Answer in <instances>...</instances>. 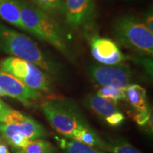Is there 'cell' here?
I'll list each match as a JSON object with an SVG mask.
<instances>
[{
  "mask_svg": "<svg viewBox=\"0 0 153 153\" xmlns=\"http://www.w3.org/2000/svg\"><path fill=\"white\" fill-rule=\"evenodd\" d=\"M0 51L35 65L51 76L60 77L61 65L49 56L25 34L0 22Z\"/></svg>",
  "mask_w": 153,
  "mask_h": 153,
  "instance_id": "cell-1",
  "label": "cell"
},
{
  "mask_svg": "<svg viewBox=\"0 0 153 153\" xmlns=\"http://www.w3.org/2000/svg\"><path fill=\"white\" fill-rule=\"evenodd\" d=\"M21 19L26 32L55 47L70 60L74 59L70 44L64 30L48 13L24 0H17Z\"/></svg>",
  "mask_w": 153,
  "mask_h": 153,
  "instance_id": "cell-2",
  "label": "cell"
},
{
  "mask_svg": "<svg viewBox=\"0 0 153 153\" xmlns=\"http://www.w3.org/2000/svg\"><path fill=\"white\" fill-rule=\"evenodd\" d=\"M42 110L51 127L67 138H70L76 130L89 125L79 107L71 99H48L43 103Z\"/></svg>",
  "mask_w": 153,
  "mask_h": 153,
  "instance_id": "cell-3",
  "label": "cell"
},
{
  "mask_svg": "<svg viewBox=\"0 0 153 153\" xmlns=\"http://www.w3.org/2000/svg\"><path fill=\"white\" fill-rule=\"evenodd\" d=\"M113 32L118 41L124 46L152 55L153 32L141 19L131 15L120 16L114 22Z\"/></svg>",
  "mask_w": 153,
  "mask_h": 153,
  "instance_id": "cell-4",
  "label": "cell"
},
{
  "mask_svg": "<svg viewBox=\"0 0 153 153\" xmlns=\"http://www.w3.org/2000/svg\"><path fill=\"white\" fill-rule=\"evenodd\" d=\"M0 70L14 76L27 87L38 91L51 92L53 78L35 65L16 57H8L0 61Z\"/></svg>",
  "mask_w": 153,
  "mask_h": 153,
  "instance_id": "cell-5",
  "label": "cell"
},
{
  "mask_svg": "<svg viewBox=\"0 0 153 153\" xmlns=\"http://www.w3.org/2000/svg\"><path fill=\"white\" fill-rule=\"evenodd\" d=\"M89 74L94 81L101 86L126 88L133 80V73L127 65L119 63L113 65H92Z\"/></svg>",
  "mask_w": 153,
  "mask_h": 153,
  "instance_id": "cell-6",
  "label": "cell"
},
{
  "mask_svg": "<svg viewBox=\"0 0 153 153\" xmlns=\"http://www.w3.org/2000/svg\"><path fill=\"white\" fill-rule=\"evenodd\" d=\"M0 89L7 96L22 103L24 106H31L33 101L42 97V94L27 87L10 74L0 70Z\"/></svg>",
  "mask_w": 153,
  "mask_h": 153,
  "instance_id": "cell-7",
  "label": "cell"
},
{
  "mask_svg": "<svg viewBox=\"0 0 153 153\" xmlns=\"http://www.w3.org/2000/svg\"><path fill=\"white\" fill-rule=\"evenodd\" d=\"M64 6L67 24L74 28L89 24L95 12L94 0H64Z\"/></svg>",
  "mask_w": 153,
  "mask_h": 153,
  "instance_id": "cell-8",
  "label": "cell"
},
{
  "mask_svg": "<svg viewBox=\"0 0 153 153\" xmlns=\"http://www.w3.org/2000/svg\"><path fill=\"white\" fill-rule=\"evenodd\" d=\"M91 52L97 62L106 65H113L121 63L126 60L117 44L107 38L94 36L91 38Z\"/></svg>",
  "mask_w": 153,
  "mask_h": 153,
  "instance_id": "cell-9",
  "label": "cell"
},
{
  "mask_svg": "<svg viewBox=\"0 0 153 153\" xmlns=\"http://www.w3.org/2000/svg\"><path fill=\"white\" fill-rule=\"evenodd\" d=\"M85 106L104 120L108 125L118 126L125 120V116L116 107V104L101 98L97 94L87 96L85 100Z\"/></svg>",
  "mask_w": 153,
  "mask_h": 153,
  "instance_id": "cell-10",
  "label": "cell"
},
{
  "mask_svg": "<svg viewBox=\"0 0 153 153\" xmlns=\"http://www.w3.org/2000/svg\"><path fill=\"white\" fill-rule=\"evenodd\" d=\"M14 133H22L30 140L42 138L47 135L41 124L28 116H26L20 123L16 124L0 123V136L4 140L8 139Z\"/></svg>",
  "mask_w": 153,
  "mask_h": 153,
  "instance_id": "cell-11",
  "label": "cell"
},
{
  "mask_svg": "<svg viewBox=\"0 0 153 153\" xmlns=\"http://www.w3.org/2000/svg\"><path fill=\"white\" fill-rule=\"evenodd\" d=\"M0 18L26 31L21 19L20 8L17 0H0Z\"/></svg>",
  "mask_w": 153,
  "mask_h": 153,
  "instance_id": "cell-12",
  "label": "cell"
},
{
  "mask_svg": "<svg viewBox=\"0 0 153 153\" xmlns=\"http://www.w3.org/2000/svg\"><path fill=\"white\" fill-rule=\"evenodd\" d=\"M70 139L104 152V140L89 125L76 130Z\"/></svg>",
  "mask_w": 153,
  "mask_h": 153,
  "instance_id": "cell-13",
  "label": "cell"
},
{
  "mask_svg": "<svg viewBox=\"0 0 153 153\" xmlns=\"http://www.w3.org/2000/svg\"><path fill=\"white\" fill-rule=\"evenodd\" d=\"M126 99L137 111L148 108L146 90L137 84H131L125 88Z\"/></svg>",
  "mask_w": 153,
  "mask_h": 153,
  "instance_id": "cell-14",
  "label": "cell"
},
{
  "mask_svg": "<svg viewBox=\"0 0 153 153\" xmlns=\"http://www.w3.org/2000/svg\"><path fill=\"white\" fill-rule=\"evenodd\" d=\"M102 139L104 143V152L109 153H142L123 137L106 135Z\"/></svg>",
  "mask_w": 153,
  "mask_h": 153,
  "instance_id": "cell-15",
  "label": "cell"
},
{
  "mask_svg": "<svg viewBox=\"0 0 153 153\" xmlns=\"http://www.w3.org/2000/svg\"><path fill=\"white\" fill-rule=\"evenodd\" d=\"M15 153H57L54 145L43 139L30 140L26 147L22 148H13Z\"/></svg>",
  "mask_w": 153,
  "mask_h": 153,
  "instance_id": "cell-16",
  "label": "cell"
},
{
  "mask_svg": "<svg viewBox=\"0 0 153 153\" xmlns=\"http://www.w3.org/2000/svg\"><path fill=\"white\" fill-rule=\"evenodd\" d=\"M57 141L61 149L65 153H105L103 151L87 146L82 143L67 138H58Z\"/></svg>",
  "mask_w": 153,
  "mask_h": 153,
  "instance_id": "cell-17",
  "label": "cell"
},
{
  "mask_svg": "<svg viewBox=\"0 0 153 153\" xmlns=\"http://www.w3.org/2000/svg\"><path fill=\"white\" fill-rule=\"evenodd\" d=\"M37 7L50 14L64 13V0H31Z\"/></svg>",
  "mask_w": 153,
  "mask_h": 153,
  "instance_id": "cell-18",
  "label": "cell"
},
{
  "mask_svg": "<svg viewBox=\"0 0 153 153\" xmlns=\"http://www.w3.org/2000/svg\"><path fill=\"white\" fill-rule=\"evenodd\" d=\"M97 95L116 104L118 101L126 99L125 88L102 86V87L100 88L97 91Z\"/></svg>",
  "mask_w": 153,
  "mask_h": 153,
  "instance_id": "cell-19",
  "label": "cell"
},
{
  "mask_svg": "<svg viewBox=\"0 0 153 153\" xmlns=\"http://www.w3.org/2000/svg\"><path fill=\"white\" fill-rule=\"evenodd\" d=\"M5 142L10 145L12 148H22L29 143L30 140L22 133H14Z\"/></svg>",
  "mask_w": 153,
  "mask_h": 153,
  "instance_id": "cell-20",
  "label": "cell"
},
{
  "mask_svg": "<svg viewBox=\"0 0 153 153\" xmlns=\"http://www.w3.org/2000/svg\"><path fill=\"white\" fill-rule=\"evenodd\" d=\"M152 118V112L150 108H148L146 110L140 111L136 114L134 115L133 120L136 122L139 126L146 125L148 121Z\"/></svg>",
  "mask_w": 153,
  "mask_h": 153,
  "instance_id": "cell-21",
  "label": "cell"
},
{
  "mask_svg": "<svg viewBox=\"0 0 153 153\" xmlns=\"http://www.w3.org/2000/svg\"><path fill=\"white\" fill-rule=\"evenodd\" d=\"M27 116L22 114L21 112L17 111L11 109L7 116H6L3 123L7 124H16L20 123L23 120H24Z\"/></svg>",
  "mask_w": 153,
  "mask_h": 153,
  "instance_id": "cell-22",
  "label": "cell"
},
{
  "mask_svg": "<svg viewBox=\"0 0 153 153\" xmlns=\"http://www.w3.org/2000/svg\"><path fill=\"white\" fill-rule=\"evenodd\" d=\"M11 109L12 108H11L10 106L0 99V123L4 122L6 116Z\"/></svg>",
  "mask_w": 153,
  "mask_h": 153,
  "instance_id": "cell-23",
  "label": "cell"
},
{
  "mask_svg": "<svg viewBox=\"0 0 153 153\" xmlns=\"http://www.w3.org/2000/svg\"><path fill=\"white\" fill-rule=\"evenodd\" d=\"M143 22L148 26L149 29L152 32H153V14L152 9L148 10L144 14V20H143Z\"/></svg>",
  "mask_w": 153,
  "mask_h": 153,
  "instance_id": "cell-24",
  "label": "cell"
},
{
  "mask_svg": "<svg viewBox=\"0 0 153 153\" xmlns=\"http://www.w3.org/2000/svg\"><path fill=\"white\" fill-rule=\"evenodd\" d=\"M0 153H10L5 143L0 140Z\"/></svg>",
  "mask_w": 153,
  "mask_h": 153,
  "instance_id": "cell-25",
  "label": "cell"
},
{
  "mask_svg": "<svg viewBox=\"0 0 153 153\" xmlns=\"http://www.w3.org/2000/svg\"><path fill=\"white\" fill-rule=\"evenodd\" d=\"M7 96V94L4 92V91L1 90V89H0V97H6Z\"/></svg>",
  "mask_w": 153,
  "mask_h": 153,
  "instance_id": "cell-26",
  "label": "cell"
}]
</instances>
